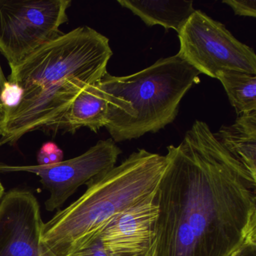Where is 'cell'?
Segmentation results:
<instances>
[{"label":"cell","mask_w":256,"mask_h":256,"mask_svg":"<svg viewBox=\"0 0 256 256\" xmlns=\"http://www.w3.org/2000/svg\"><path fill=\"white\" fill-rule=\"evenodd\" d=\"M118 2L140 18L146 26L160 25L178 34L196 11L192 1L186 0H118Z\"/></svg>","instance_id":"11"},{"label":"cell","mask_w":256,"mask_h":256,"mask_svg":"<svg viewBox=\"0 0 256 256\" xmlns=\"http://www.w3.org/2000/svg\"><path fill=\"white\" fill-rule=\"evenodd\" d=\"M132 256H154V252H146L142 253V254H136Z\"/></svg>","instance_id":"21"},{"label":"cell","mask_w":256,"mask_h":256,"mask_svg":"<svg viewBox=\"0 0 256 256\" xmlns=\"http://www.w3.org/2000/svg\"><path fill=\"white\" fill-rule=\"evenodd\" d=\"M22 95L23 90L20 86L7 80L0 94L2 108L16 107L20 102Z\"/></svg>","instance_id":"15"},{"label":"cell","mask_w":256,"mask_h":256,"mask_svg":"<svg viewBox=\"0 0 256 256\" xmlns=\"http://www.w3.org/2000/svg\"><path fill=\"white\" fill-rule=\"evenodd\" d=\"M98 82L82 90L66 110L44 131L74 134L80 128H88L96 133L106 127L108 104Z\"/></svg>","instance_id":"10"},{"label":"cell","mask_w":256,"mask_h":256,"mask_svg":"<svg viewBox=\"0 0 256 256\" xmlns=\"http://www.w3.org/2000/svg\"><path fill=\"white\" fill-rule=\"evenodd\" d=\"M7 82V78L6 77L5 74H4V70L2 68V66L0 64V94H1V91H2V88H4V84L6 82ZM0 110H2V104H1V101H0Z\"/></svg>","instance_id":"19"},{"label":"cell","mask_w":256,"mask_h":256,"mask_svg":"<svg viewBox=\"0 0 256 256\" xmlns=\"http://www.w3.org/2000/svg\"><path fill=\"white\" fill-rule=\"evenodd\" d=\"M200 73L178 55L162 58L138 72L98 82L108 104L106 128L116 142L156 133L174 122L180 104Z\"/></svg>","instance_id":"3"},{"label":"cell","mask_w":256,"mask_h":256,"mask_svg":"<svg viewBox=\"0 0 256 256\" xmlns=\"http://www.w3.org/2000/svg\"><path fill=\"white\" fill-rule=\"evenodd\" d=\"M5 194V188H4V185L2 182L0 180V200H2V197Z\"/></svg>","instance_id":"20"},{"label":"cell","mask_w":256,"mask_h":256,"mask_svg":"<svg viewBox=\"0 0 256 256\" xmlns=\"http://www.w3.org/2000/svg\"><path fill=\"white\" fill-rule=\"evenodd\" d=\"M178 56L200 74L216 78L222 71L256 76V55L236 40L224 24L196 10L178 34Z\"/></svg>","instance_id":"6"},{"label":"cell","mask_w":256,"mask_h":256,"mask_svg":"<svg viewBox=\"0 0 256 256\" xmlns=\"http://www.w3.org/2000/svg\"><path fill=\"white\" fill-rule=\"evenodd\" d=\"M112 55L107 37L89 26H80L42 46L10 68L7 80L20 86L23 94L70 84L89 86L108 72Z\"/></svg>","instance_id":"4"},{"label":"cell","mask_w":256,"mask_h":256,"mask_svg":"<svg viewBox=\"0 0 256 256\" xmlns=\"http://www.w3.org/2000/svg\"><path fill=\"white\" fill-rule=\"evenodd\" d=\"M238 115L256 110V76L236 71H222L216 78Z\"/></svg>","instance_id":"13"},{"label":"cell","mask_w":256,"mask_h":256,"mask_svg":"<svg viewBox=\"0 0 256 256\" xmlns=\"http://www.w3.org/2000/svg\"><path fill=\"white\" fill-rule=\"evenodd\" d=\"M214 136L256 178V110L238 115L234 124L223 126Z\"/></svg>","instance_id":"12"},{"label":"cell","mask_w":256,"mask_h":256,"mask_svg":"<svg viewBox=\"0 0 256 256\" xmlns=\"http://www.w3.org/2000/svg\"><path fill=\"white\" fill-rule=\"evenodd\" d=\"M232 256H256V240L246 242Z\"/></svg>","instance_id":"18"},{"label":"cell","mask_w":256,"mask_h":256,"mask_svg":"<svg viewBox=\"0 0 256 256\" xmlns=\"http://www.w3.org/2000/svg\"><path fill=\"white\" fill-rule=\"evenodd\" d=\"M166 166V156L139 149L90 181L78 200L43 224L44 253L68 256L86 245L118 214L154 196Z\"/></svg>","instance_id":"2"},{"label":"cell","mask_w":256,"mask_h":256,"mask_svg":"<svg viewBox=\"0 0 256 256\" xmlns=\"http://www.w3.org/2000/svg\"><path fill=\"white\" fill-rule=\"evenodd\" d=\"M1 112H2V110H0V118H1Z\"/></svg>","instance_id":"22"},{"label":"cell","mask_w":256,"mask_h":256,"mask_svg":"<svg viewBox=\"0 0 256 256\" xmlns=\"http://www.w3.org/2000/svg\"><path fill=\"white\" fill-rule=\"evenodd\" d=\"M64 152L54 142L43 144L37 154L38 166H50L60 162L64 160Z\"/></svg>","instance_id":"14"},{"label":"cell","mask_w":256,"mask_h":256,"mask_svg":"<svg viewBox=\"0 0 256 256\" xmlns=\"http://www.w3.org/2000/svg\"><path fill=\"white\" fill-rule=\"evenodd\" d=\"M122 150L112 138L101 140L82 155L50 166H10L0 162V172H28L40 178L50 192L46 209L60 208L79 187L113 168Z\"/></svg>","instance_id":"7"},{"label":"cell","mask_w":256,"mask_h":256,"mask_svg":"<svg viewBox=\"0 0 256 256\" xmlns=\"http://www.w3.org/2000/svg\"><path fill=\"white\" fill-rule=\"evenodd\" d=\"M222 4L230 6L236 16L256 18V0H223Z\"/></svg>","instance_id":"17"},{"label":"cell","mask_w":256,"mask_h":256,"mask_svg":"<svg viewBox=\"0 0 256 256\" xmlns=\"http://www.w3.org/2000/svg\"><path fill=\"white\" fill-rule=\"evenodd\" d=\"M154 196L118 214L102 230V242L112 256L154 251L158 208Z\"/></svg>","instance_id":"9"},{"label":"cell","mask_w":256,"mask_h":256,"mask_svg":"<svg viewBox=\"0 0 256 256\" xmlns=\"http://www.w3.org/2000/svg\"><path fill=\"white\" fill-rule=\"evenodd\" d=\"M68 256H112L104 248L100 235Z\"/></svg>","instance_id":"16"},{"label":"cell","mask_w":256,"mask_h":256,"mask_svg":"<svg viewBox=\"0 0 256 256\" xmlns=\"http://www.w3.org/2000/svg\"><path fill=\"white\" fill-rule=\"evenodd\" d=\"M43 224L36 196L10 190L0 200V256H50L41 244Z\"/></svg>","instance_id":"8"},{"label":"cell","mask_w":256,"mask_h":256,"mask_svg":"<svg viewBox=\"0 0 256 256\" xmlns=\"http://www.w3.org/2000/svg\"><path fill=\"white\" fill-rule=\"evenodd\" d=\"M71 0H0V52L10 68L64 34Z\"/></svg>","instance_id":"5"},{"label":"cell","mask_w":256,"mask_h":256,"mask_svg":"<svg viewBox=\"0 0 256 256\" xmlns=\"http://www.w3.org/2000/svg\"><path fill=\"white\" fill-rule=\"evenodd\" d=\"M154 196V256H232L256 240V178L196 120L178 146Z\"/></svg>","instance_id":"1"}]
</instances>
